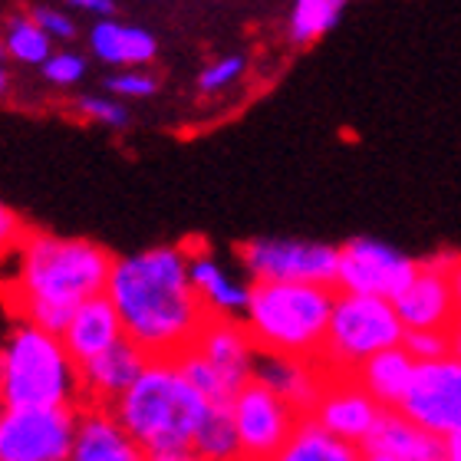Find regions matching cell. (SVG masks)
Returning <instances> with one entry per match:
<instances>
[{
  "mask_svg": "<svg viewBox=\"0 0 461 461\" xmlns=\"http://www.w3.org/2000/svg\"><path fill=\"white\" fill-rule=\"evenodd\" d=\"M77 7L79 10H89V14H93V17H99V20H109L115 14L113 0H77Z\"/></svg>",
  "mask_w": 461,
  "mask_h": 461,
  "instance_id": "36",
  "label": "cell"
},
{
  "mask_svg": "<svg viewBox=\"0 0 461 461\" xmlns=\"http://www.w3.org/2000/svg\"><path fill=\"white\" fill-rule=\"evenodd\" d=\"M230 415L238 425L244 461H270L290 442V435L297 432L303 419L297 409H290L260 383H248L230 399Z\"/></svg>",
  "mask_w": 461,
  "mask_h": 461,
  "instance_id": "10",
  "label": "cell"
},
{
  "mask_svg": "<svg viewBox=\"0 0 461 461\" xmlns=\"http://www.w3.org/2000/svg\"><path fill=\"white\" fill-rule=\"evenodd\" d=\"M343 0H297L287 17V40L294 47H310L327 37L343 17Z\"/></svg>",
  "mask_w": 461,
  "mask_h": 461,
  "instance_id": "25",
  "label": "cell"
},
{
  "mask_svg": "<svg viewBox=\"0 0 461 461\" xmlns=\"http://www.w3.org/2000/svg\"><path fill=\"white\" fill-rule=\"evenodd\" d=\"M125 339L122 320L115 313L113 300L93 297L86 303H79L69 317L67 330H63V346L69 349V356L77 359V366H86L93 359H99L103 353H109L113 346H119Z\"/></svg>",
  "mask_w": 461,
  "mask_h": 461,
  "instance_id": "18",
  "label": "cell"
},
{
  "mask_svg": "<svg viewBox=\"0 0 461 461\" xmlns=\"http://www.w3.org/2000/svg\"><path fill=\"white\" fill-rule=\"evenodd\" d=\"M194 353L204 356L208 363L224 375L230 393L238 395L248 383H254V359H258V346L250 339L244 320L228 317H208L198 339L192 346Z\"/></svg>",
  "mask_w": 461,
  "mask_h": 461,
  "instance_id": "15",
  "label": "cell"
},
{
  "mask_svg": "<svg viewBox=\"0 0 461 461\" xmlns=\"http://www.w3.org/2000/svg\"><path fill=\"white\" fill-rule=\"evenodd\" d=\"M106 297L122 320L125 339L149 359H182L208 323V310L188 277L185 244H158L115 258Z\"/></svg>",
  "mask_w": 461,
  "mask_h": 461,
  "instance_id": "1",
  "label": "cell"
},
{
  "mask_svg": "<svg viewBox=\"0 0 461 461\" xmlns=\"http://www.w3.org/2000/svg\"><path fill=\"white\" fill-rule=\"evenodd\" d=\"M385 409L375 402L373 395L366 393L363 385L356 383L353 375H327L323 395L313 405L310 419L323 429V432L337 435L339 442L359 445L363 448L366 438L373 435Z\"/></svg>",
  "mask_w": 461,
  "mask_h": 461,
  "instance_id": "13",
  "label": "cell"
},
{
  "mask_svg": "<svg viewBox=\"0 0 461 461\" xmlns=\"http://www.w3.org/2000/svg\"><path fill=\"white\" fill-rule=\"evenodd\" d=\"M445 461H461V435L445 442Z\"/></svg>",
  "mask_w": 461,
  "mask_h": 461,
  "instance_id": "39",
  "label": "cell"
},
{
  "mask_svg": "<svg viewBox=\"0 0 461 461\" xmlns=\"http://www.w3.org/2000/svg\"><path fill=\"white\" fill-rule=\"evenodd\" d=\"M178 366H182L185 379L198 389V393L208 399L212 405H230V399H234V393H230V385L224 383V375L214 369L204 356H198L194 349H188V353L178 359Z\"/></svg>",
  "mask_w": 461,
  "mask_h": 461,
  "instance_id": "27",
  "label": "cell"
},
{
  "mask_svg": "<svg viewBox=\"0 0 461 461\" xmlns=\"http://www.w3.org/2000/svg\"><path fill=\"white\" fill-rule=\"evenodd\" d=\"M363 452L389 455L395 461H445V438L425 432L399 409H385L373 435L366 438Z\"/></svg>",
  "mask_w": 461,
  "mask_h": 461,
  "instance_id": "20",
  "label": "cell"
},
{
  "mask_svg": "<svg viewBox=\"0 0 461 461\" xmlns=\"http://www.w3.org/2000/svg\"><path fill=\"white\" fill-rule=\"evenodd\" d=\"M4 409H79V366L63 337L17 320L0 343Z\"/></svg>",
  "mask_w": 461,
  "mask_h": 461,
  "instance_id": "4",
  "label": "cell"
},
{
  "mask_svg": "<svg viewBox=\"0 0 461 461\" xmlns=\"http://www.w3.org/2000/svg\"><path fill=\"white\" fill-rule=\"evenodd\" d=\"M405 343V327L395 303L375 297L337 294L333 317H330L327 343L317 363L327 375H356L373 356L399 349Z\"/></svg>",
  "mask_w": 461,
  "mask_h": 461,
  "instance_id": "6",
  "label": "cell"
},
{
  "mask_svg": "<svg viewBox=\"0 0 461 461\" xmlns=\"http://www.w3.org/2000/svg\"><path fill=\"white\" fill-rule=\"evenodd\" d=\"M422 260L409 258L393 244L375 238H349L339 244V274L337 294H356V297L395 300L415 280Z\"/></svg>",
  "mask_w": 461,
  "mask_h": 461,
  "instance_id": "8",
  "label": "cell"
},
{
  "mask_svg": "<svg viewBox=\"0 0 461 461\" xmlns=\"http://www.w3.org/2000/svg\"><path fill=\"white\" fill-rule=\"evenodd\" d=\"M4 43H7V57L23 67H47V59L57 53L53 40L37 27V20L30 14H14L4 23Z\"/></svg>",
  "mask_w": 461,
  "mask_h": 461,
  "instance_id": "26",
  "label": "cell"
},
{
  "mask_svg": "<svg viewBox=\"0 0 461 461\" xmlns=\"http://www.w3.org/2000/svg\"><path fill=\"white\" fill-rule=\"evenodd\" d=\"M448 277H452L455 303H458V317H461V254H455V258H452V267H448Z\"/></svg>",
  "mask_w": 461,
  "mask_h": 461,
  "instance_id": "37",
  "label": "cell"
},
{
  "mask_svg": "<svg viewBox=\"0 0 461 461\" xmlns=\"http://www.w3.org/2000/svg\"><path fill=\"white\" fill-rule=\"evenodd\" d=\"M30 17L37 20V27L47 33L53 43H69L77 37V20L69 17L67 10L57 7H30Z\"/></svg>",
  "mask_w": 461,
  "mask_h": 461,
  "instance_id": "34",
  "label": "cell"
},
{
  "mask_svg": "<svg viewBox=\"0 0 461 461\" xmlns=\"http://www.w3.org/2000/svg\"><path fill=\"white\" fill-rule=\"evenodd\" d=\"M244 69H248V57H240V53L214 59V63H208V67L198 73V93H204V96H218V93L230 89L240 77H244Z\"/></svg>",
  "mask_w": 461,
  "mask_h": 461,
  "instance_id": "28",
  "label": "cell"
},
{
  "mask_svg": "<svg viewBox=\"0 0 461 461\" xmlns=\"http://www.w3.org/2000/svg\"><path fill=\"white\" fill-rule=\"evenodd\" d=\"M27 234H30V228L23 224V218H20L7 202H0V267L17 254Z\"/></svg>",
  "mask_w": 461,
  "mask_h": 461,
  "instance_id": "33",
  "label": "cell"
},
{
  "mask_svg": "<svg viewBox=\"0 0 461 461\" xmlns=\"http://www.w3.org/2000/svg\"><path fill=\"white\" fill-rule=\"evenodd\" d=\"M0 419H4V402H0Z\"/></svg>",
  "mask_w": 461,
  "mask_h": 461,
  "instance_id": "43",
  "label": "cell"
},
{
  "mask_svg": "<svg viewBox=\"0 0 461 461\" xmlns=\"http://www.w3.org/2000/svg\"><path fill=\"white\" fill-rule=\"evenodd\" d=\"M192 448L198 452L202 461H244L230 405H212V409H208L202 429L194 435Z\"/></svg>",
  "mask_w": 461,
  "mask_h": 461,
  "instance_id": "24",
  "label": "cell"
},
{
  "mask_svg": "<svg viewBox=\"0 0 461 461\" xmlns=\"http://www.w3.org/2000/svg\"><path fill=\"white\" fill-rule=\"evenodd\" d=\"M10 93V73H7V67L0 63V96H7Z\"/></svg>",
  "mask_w": 461,
  "mask_h": 461,
  "instance_id": "40",
  "label": "cell"
},
{
  "mask_svg": "<svg viewBox=\"0 0 461 461\" xmlns=\"http://www.w3.org/2000/svg\"><path fill=\"white\" fill-rule=\"evenodd\" d=\"M212 402L185 379L178 359H149L145 373L113 405L122 425L145 455L192 445Z\"/></svg>",
  "mask_w": 461,
  "mask_h": 461,
  "instance_id": "3",
  "label": "cell"
},
{
  "mask_svg": "<svg viewBox=\"0 0 461 461\" xmlns=\"http://www.w3.org/2000/svg\"><path fill=\"white\" fill-rule=\"evenodd\" d=\"M185 254H188V277L204 303L208 317H228L240 320L248 313L250 303V280H240L238 274H230L221 260L214 258L212 248L204 240H185Z\"/></svg>",
  "mask_w": 461,
  "mask_h": 461,
  "instance_id": "14",
  "label": "cell"
},
{
  "mask_svg": "<svg viewBox=\"0 0 461 461\" xmlns=\"http://www.w3.org/2000/svg\"><path fill=\"white\" fill-rule=\"evenodd\" d=\"M270 461H363V448L339 442L337 435L323 432L310 415H303L297 432Z\"/></svg>",
  "mask_w": 461,
  "mask_h": 461,
  "instance_id": "23",
  "label": "cell"
},
{
  "mask_svg": "<svg viewBox=\"0 0 461 461\" xmlns=\"http://www.w3.org/2000/svg\"><path fill=\"white\" fill-rule=\"evenodd\" d=\"M448 356H452L455 363H461V317L448 330Z\"/></svg>",
  "mask_w": 461,
  "mask_h": 461,
  "instance_id": "38",
  "label": "cell"
},
{
  "mask_svg": "<svg viewBox=\"0 0 461 461\" xmlns=\"http://www.w3.org/2000/svg\"><path fill=\"white\" fill-rule=\"evenodd\" d=\"M145 366H149V356L135 343H129V339L113 346L109 353H103L93 363L79 366V395H83V405L113 409L132 389L135 379L145 373Z\"/></svg>",
  "mask_w": 461,
  "mask_h": 461,
  "instance_id": "17",
  "label": "cell"
},
{
  "mask_svg": "<svg viewBox=\"0 0 461 461\" xmlns=\"http://www.w3.org/2000/svg\"><path fill=\"white\" fill-rule=\"evenodd\" d=\"M7 57V43H4V30H0V59Z\"/></svg>",
  "mask_w": 461,
  "mask_h": 461,
  "instance_id": "42",
  "label": "cell"
},
{
  "mask_svg": "<svg viewBox=\"0 0 461 461\" xmlns=\"http://www.w3.org/2000/svg\"><path fill=\"white\" fill-rule=\"evenodd\" d=\"M363 461H395L389 455H373V452H363Z\"/></svg>",
  "mask_w": 461,
  "mask_h": 461,
  "instance_id": "41",
  "label": "cell"
},
{
  "mask_svg": "<svg viewBox=\"0 0 461 461\" xmlns=\"http://www.w3.org/2000/svg\"><path fill=\"white\" fill-rule=\"evenodd\" d=\"M254 383L284 399L290 409L300 415H310L313 405L323 395L327 373L317 359H297V356H277V353H258L254 359Z\"/></svg>",
  "mask_w": 461,
  "mask_h": 461,
  "instance_id": "16",
  "label": "cell"
},
{
  "mask_svg": "<svg viewBox=\"0 0 461 461\" xmlns=\"http://www.w3.org/2000/svg\"><path fill=\"white\" fill-rule=\"evenodd\" d=\"M89 50L99 63L115 69H145V63H152L158 53V40L152 30L135 27V23H122V20H96L89 30Z\"/></svg>",
  "mask_w": 461,
  "mask_h": 461,
  "instance_id": "21",
  "label": "cell"
},
{
  "mask_svg": "<svg viewBox=\"0 0 461 461\" xmlns=\"http://www.w3.org/2000/svg\"><path fill=\"white\" fill-rule=\"evenodd\" d=\"M40 73L53 86H77L79 79L86 77V57L77 53V50H57Z\"/></svg>",
  "mask_w": 461,
  "mask_h": 461,
  "instance_id": "30",
  "label": "cell"
},
{
  "mask_svg": "<svg viewBox=\"0 0 461 461\" xmlns=\"http://www.w3.org/2000/svg\"><path fill=\"white\" fill-rule=\"evenodd\" d=\"M113 260L96 240L30 228L20 250L0 267V297L14 323L23 320L63 337L73 310L106 294Z\"/></svg>",
  "mask_w": 461,
  "mask_h": 461,
  "instance_id": "2",
  "label": "cell"
},
{
  "mask_svg": "<svg viewBox=\"0 0 461 461\" xmlns=\"http://www.w3.org/2000/svg\"><path fill=\"white\" fill-rule=\"evenodd\" d=\"M415 369H419V363L405 353V346H399V349L373 356L353 379L363 385L366 393L373 395L383 409H399L415 383Z\"/></svg>",
  "mask_w": 461,
  "mask_h": 461,
  "instance_id": "22",
  "label": "cell"
},
{
  "mask_svg": "<svg viewBox=\"0 0 461 461\" xmlns=\"http://www.w3.org/2000/svg\"><path fill=\"white\" fill-rule=\"evenodd\" d=\"M79 409H4L0 461H69Z\"/></svg>",
  "mask_w": 461,
  "mask_h": 461,
  "instance_id": "9",
  "label": "cell"
},
{
  "mask_svg": "<svg viewBox=\"0 0 461 461\" xmlns=\"http://www.w3.org/2000/svg\"><path fill=\"white\" fill-rule=\"evenodd\" d=\"M77 113L83 115V119H89V122L113 125V129L129 125V113H125L122 99H115V96H79Z\"/></svg>",
  "mask_w": 461,
  "mask_h": 461,
  "instance_id": "32",
  "label": "cell"
},
{
  "mask_svg": "<svg viewBox=\"0 0 461 461\" xmlns=\"http://www.w3.org/2000/svg\"><path fill=\"white\" fill-rule=\"evenodd\" d=\"M399 412L409 415L415 425L438 438H458L461 435V363L438 359L422 363L415 369V383L399 405Z\"/></svg>",
  "mask_w": 461,
  "mask_h": 461,
  "instance_id": "11",
  "label": "cell"
},
{
  "mask_svg": "<svg viewBox=\"0 0 461 461\" xmlns=\"http://www.w3.org/2000/svg\"><path fill=\"white\" fill-rule=\"evenodd\" d=\"M337 290L310 284H254L244 327L258 353L317 359L327 343Z\"/></svg>",
  "mask_w": 461,
  "mask_h": 461,
  "instance_id": "5",
  "label": "cell"
},
{
  "mask_svg": "<svg viewBox=\"0 0 461 461\" xmlns=\"http://www.w3.org/2000/svg\"><path fill=\"white\" fill-rule=\"evenodd\" d=\"M250 284H310L337 290L339 244L307 238H250L234 248Z\"/></svg>",
  "mask_w": 461,
  "mask_h": 461,
  "instance_id": "7",
  "label": "cell"
},
{
  "mask_svg": "<svg viewBox=\"0 0 461 461\" xmlns=\"http://www.w3.org/2000/svg\"><path fill=\"white\" fill-rule=\"evenodd\" d=\"M145 461H202L192 445H182V448H162V452H149Z\"/></svg>",
  "mask_w": 461,
  "mask_h": 461,
  "instance_id": "35",
  "label": "cell"
},
{
  "mask_svg": "<svg viewBox=\"0 0 461 461\" xmlns=\"http://www.w3.org/2000/svg\"><path fill=\"white\" fill-rule=\"evenodd\" d=\"M402 346L419 366L448 359V333H442V330H412V333H405Z\"/></svg>",
  "mask_w": 461,
  "mask_h": 461,
  "instance_id": "31",
  "label": "cell"
},
{
  "mask_svg": "<svg viewBox=\"0 0 461 461\" xmlns=\"http://www.w3.org/2000/svg\"><path fill=\"white\" fill-rule=\"evenodd\" d=\"M452 258V250H442V254L422 260L415 280L405 287L402 297L395 300V313L402 320L405 333H412V330H442V333H448L452 323L458 320V303H455L452 277H448Z\"/></svg>",
  "mask_w": 461,
  "mask_h": 461,
  "instance_id": "12",
  "label": "cell"
},
{
  "mask_svg": "<svg viewBox=\"0 0 461 461\" xmlns=\"http://www.w3.org/2000/svg\"><path fill=\"white\" fill-rule=\"evenodd\" d=\"M69 461H145V452L115 422L113 409L83 405L77 422V442Z\"/></svg>",
  "mask_w": 461,
  "mask_h": 461,
  "instance_id": "19",
  "label": "cell"
},
{
  "mask_svg": "<svg viewBox=\"0 0 461 461\" xmlns=\"http://www.w3.org/2000/svg\"><path fill=\"white\" fill-rule=\"evenodd\" d=\"M109 96L115 99H149L158 89V79L149 69H115L106 77Z\"/></svg>",
  "mask_w": 461,
  "mask_h": 461,
  "instance_id": "29",
  "label": "cell"
}]
</instances>
